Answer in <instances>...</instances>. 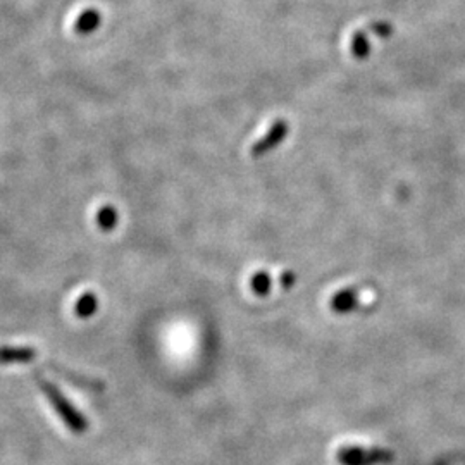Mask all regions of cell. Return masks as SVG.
Listing matches in <instances>:
<instances>
[{
  "instance_id": "7a4b0ae2",
  "label": "cell",
  "mask_w": 465,
  "mask_h": 465,
  "mask_svg": "<svg viewBox=\"0 0 465 465\" xmlns=\"http://www.w3.org/2000/svg\"><path fill=\"white\" fill-rule=\"evenodd\" d=\"M340 464L343 465H374L393 460V453L382 448H360V446H348L341 448L338 453Z\"/></svg>"
},
{
  "instance_id": "7c38bea8",
  "label": "cell",
  "mask_w": 465,
  "mask_h": 465,
  "mask_svg": "<svg viewBox=\"0 0 465 465\" xmlns=\"http://www.w3.org/2000/svg\"><path fill=\"white\" fill-rule=\"evenodd\" d=\"M295 281H296V276L291 271H286L281 275V284H283L284 290H290V288L295 284Z\"/></svg>"
},
{
  "instance_id": "8992f818",
  "label": "cell",
  "mask_w": 465,
  "mask_h": 465,
  "mask_svg": "<svg viewBox=\"0 0 465 465\" xmlns=\"http://www.w3.org/2000/svg\"><path fill=\"white\" fill-rule=\"evenodd\" d=\"M36 352L26 347H2L0 348V363H25L35 359Z\"/></svg>"
},
{
  "instance_id": "277c9868",
  "label": "cell",
  "mask_w": 465,
  "mask_h": 465,
  "mask_svg": "<svg viewBox=\"0 0 465 465\" xmlns=\"http://www.w3.org/2000/svg\"><path fill=\"white\" fill-rule=\"evenodd\" d=\"M331 309L338 314L352 312L355 307L359 305V293L354 288H347V290H341L331 298Z\"/></svg>"
},
{
  "instance_id": "ba28073f",
  "label": "cell",
  "mask_w": 465,
  "mask_h": 465,
  "mask_svg": "<svg viewBox=\"0 0 465 465\" xmlns=\"http://www.w3.org/2000/svg\"><path fill=\"white\" fill-rule=\"evenodd\" d=\"M352 54L357 59H367L370 54V42L366 32H355L350 42Z\"/></svg>"
},
{
  "instance_id": "52a82bcc",
  "label": "cell",
  "mask_w": 465,
  "mask_h": 465,
  "mask_svg": "<svg viewBox=\"0 0 465 465\" xmlns=\"http://www.w3.org/2000/svg\"><path fill=\"white\" fill-rule=\"evenodd\" d=\"M99 309V300L93 293H85L80 296V300L74 305V310H76V316L81 319L92 317L95 314V310Z\"/></svg>"
},
{
  "instance_id": "6da1fadb",
  "label": "cell",
  "mask_w": 465,
  "mask_h": 465,
  "mask_svg": "<svg viewBox=\"0 0 465 465\" xmlns=\"http://www.w3.org/2000/svg\"><path fill=\"white\" fill-rule=\"evenodd\" d=\"M36 382H39L43 395L48 398V402L52 403L54 410L59 414V417L62 419L64 424H66L71 431H74V433H83V431H86L88 424H86L85 417L69 403V400L62 395V391L54 382L42 380V377H36Z\"/></svg>"
},
{
  "instance_id": "5b68a950",
  "label": "cell",
  "mask_w": 465,
  "mask_h": 465,
  "mask_svg": "<svg viewBox=\"0 0 465 465\" xmlns=\"http://www.w3.org/2000/svg\"><path fill=\"white\" fill-rule=\"evenodd\" d=\"M100 22H102V16L97 9H86L78 16L76 22H74V32L78 35H90L95 29H99Z\"/></svg>"
},
{
  "instance_id": "9c48e42d",
  "label": "cell",
  "mask_w": 465,
  "mask_h": 465,
  "mask_svg": "<svg viewBox=\"0 0 465 465\" xmlns=\"http://www.w3.org/2000/svg\"><path fill=\"white\" fill-rule=\"evenodd\" d=\"M97 224H99L100 230L104 231H111L118 226V211H116L112 205H104L102 209L97 211V217H95Z\"/></svg>"
},
{
  "instance_id": "8fae6325",
  "label": "cell",
  "mask_w": 465,
  "mask_h": 465,
  "mask_svg": "<svg viewBox=\"0 0 465 465\" xmlns=\"http://www.w3.org/2000/svg\"><path fill=\"white\" fill-rule=\"evenodd\" d=\"M370 29H373V33H376L377 36H381V39H388V36L393 33V26L386 21L373 22V25H370Z\"/></svg>"
},
{
  "instance_id": "3957f363",
  "label": "cell",
  "mask_w": 465,
  "mask_h": 465,
  "mask_svg": "<svg viewBox=\"0 0 465 465\" xmlns=\"http://www.w3.org/2000/svg\"><path fill=\"white\" fill-rule=\"evenodd\" d=\"M288 131H290V125H288L284 119H277L275 125L269 127L268 133H265L261 140L255 141L252 150H250L252 157L258 159V157H264L265 153L272 152L277 145L283 144L284 138L288 137Z\"/></svg>"
},
{
  "instance_id": "30bf717a",
  "label": "cell",
  "mask_w": 465,
  "mask_h": 465,
  "mask_svg": "<svg viewBox=\"0 0 465 465\" xmlns=\"http://www.w3.org/2000/svg\"><path fill=\"white\" fill-rule=\"evenodd\" d=\"M250 286H252L254 293L258 296H264L271 291V276L268 275L265 271H258L255 272L250 279Z\"/></svg>"
}]
</instances>
